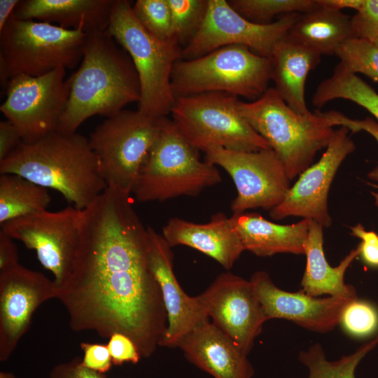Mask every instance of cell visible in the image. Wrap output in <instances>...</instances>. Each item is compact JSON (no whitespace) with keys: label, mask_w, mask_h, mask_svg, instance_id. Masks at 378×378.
Listing matches in <instances>:
<instances>
[{"label":"cell","mask_w":378,"mask_h":378,"mask_svg":"<svg viewBox=\"0 0 378 378\" xmlns=\"http://www.w3.org/2000/svg\"><path fill=\"white\" fill-rule=\"evenodd\" d=\"M238 109L275 152L291 181L312 165L326 148L337 125L335 112L300 114L292 110L274 88L251 102L239 101Z\"/></svg>","instance_id":"obj_4"},{"label":"cell","mask_w":378,"mask_h":378,"mask_svg":"<svg viewBox=\"0 0 378 378\" xmlns=\"http://www.w3.org/2000/svg\"><path fill=\"white\" fill-rule=\"evenodd\" d=\"M75 332L129 337L149 358L167 328L160 286L148 261V238L127 194L107 187L80 211L71 270L58 288Z\"/></svg>","instance_id":"obj_1"},{"label":"cell","mask_w":378,"mask_h":378,"mask_svg":"<svg viewBox=\"0 0 378 378\" xmlns=\"http://www.w3.org/2000/svg\"><path fill=\"white\" fill-rule=\"evenodd\" d=\"M323 6L341 10L351 8L356 10L355 16L361 21L378 27V0H317Z\"/></svg>","instance_id":"obj_35"},{"label":"cell","mask_w":378,"mask_h":378,"mask_svg":"<svg viewBox=\"0 0 378 378\" xmlns=\"http://www.w3.org/2000/svg\"><path fill=\"white\" fill-rule=\"evenodd\" d=\"M352 36L355 34L351 18L342 10L320 5L300 13L286 34L320 55L335 54L338 46Z\"/></svg>","instance_id":"obj_26"},{"label":"cell","mask_w":378,"mask_h":378,"mask_svg":"<svg viewBox=\"0 0 378 378\" xmlns=\"http://www.w3.org/2000/svg\"><path fill=\"white\" fill-rule=\"evenodd\" d=\"M22 142L18 130L10 120L0 121V162L9 156Z\"/></svg>","instance_id":"obj_41"},{"label":"cell","mask_w":378,"mask_h":378,"mask_svg":"<svg viewBox=\"0 0 378 378\" xmlns=\"http://www.w3.org/2000/svg\"><path fill=\"white\" fill-rule=\"evenodd\" d=\"M250 281L267 320L286 319L321 333L330 331L339 325L345 305L357 299L340 296L316 298L301 290L288 292L278 288L265 271L255 272Z\"/></svg>","instance_id":"obj_18"},{"label":"cell","mask_w":378,"mask_h":378,"mask_svg":"<svg viewBox=\"0 0 378 378\" xmlns=\"http://www.w3.org/2000/svg\"><path fill=\"white\" fill-rule=\"evenodd\" d=\"M0 173L54 189L80 211L107 188L89 139L76 132L55 130L34 142L22 141L0 162Z\"/></svg>","instance_id":"obj_2"},{"label":"cell","mask_w":378,"mask_h":378,"mask_svg":"<svg viewBox=\"0 0 378 378\" xmlns=\"http://www.w3.org/2000/svg\"><path fill=\"white\" fill-rule=\"evenodd\" d=\"M300 15L288 14L272 23L257 24L241 15L225 0H208L204 20L182 48L181 59H195L232 45L245 46L270 57L274 45L287 34Z\"/></svg>","instance_id":"obj_13"},{"label":"cell","mask_w":378,"mask_h":378,"mask_svg":"<svg viewBox=\"0 0 378 378\" xmlns=\"http://www.w3.org/2000/svg\"><path fill=\"white\" fill-rule=\"evenodd\" d=\"M351 234L362 239L358 245L362 260L368 265L378 267V235L373 231H367L360 224L351 227Z\"/></svg>","instance_id":"obj_38"},{"label":"cell","mask_w":378,"mask_h":378,"mask_svg":"<svg viewBox=\"0 0 378 378\" xmlns=\"http://www.w3.org/2000/svg\"><path fill=\"white\" fill-rule=\"evenodd\" d=\"M148 261L160 286L167 314V328L159 346L176 347L178 342L194 328L209 320L197 296L187 295L173 269L174 254L163 236L147 227Z\"/></svg>","instance_id":"obj_19"},{"label":"cell","mask_w":378,"mask_h":378,"mask_svg":"<svg viewBox=\"0 0 378 378\" xmlns=\"http://www.w3.org/2000/svg\"><path fill=\"white\" fill-rule=\"evenodd\" d=\"M337 99L350 100L361 106L374 115L378 123L377 92L340 63L336 66L331 76L318 85L312 102L319 108Z\"/></svg>","instance_id":"obj_28"},{"label":"cell","mask_w":378,"mask_h":378,"mask_svg":"<svg viewBox=\"0 0 378 378\" xmlns=\"http://www.w3.org/2000/svg\"><path fill=\"white\" fill-rule=\"evenodd\" d=\"M55 282L20 264L0 272V361L9 359L28 330L33 314L46 301L57 298Z\"/></svg>","instance_id":"obj_17"},{"label":"cell","mask_w":378,"mask_h":378,"mask_svg":"<svg viewBox=\"0 0 378 378\" xmlns=\"http://www.w3.org/2000/svg\"><path fill=\"white\" fill-rule=\"evenodd\" d=\"M132 10L140 24L150 34L161 41H172L171 13L167 0H137Z\"/></svg>","instance_id":"obj_33"},{"label":"cell","mask_w":378,"mask_h":378,"mask_svg":"<svg viewBox=\"0 0 378 378\" xmlns=\"http://www.w3.org/2000/svg\"><path fill=\"white\" fill-rule=\"evenodd\" d=\"M161 120L138 110H122L107 118L90 134L89 142L107 187L132 193L141 168L159 134Z\"/></svg>","instance_id":"obj_10"},{"label":"cell","mask_w":378,"mask_h":378,"mask_svg":"<svg viewBox=\"0 0 378 378\" xmlns=\"http://www.w3.org/2000/svg\"><path fill=\"white\" fill-rule=\"evenodd\" d=\"M378 344V335L355 352L335 361L327 360L318 343L299 354L300 361L309 369L307 378H356L355 370L360 360Z\"/></svg>","instance_id":"obj_29"},{"label":"cell","mask_w":378,"mask_h":378,"mask_svg":"<svg viewBox=\"0 0 378 378\" xmlns=\"http://www.w3.org/2000/svg\"><path fill=\"white\" fill-rule=\"evenodd\" d=\"M114 0H23L13 15L20 20L57 23L88 34L108 27Z\"/></svg>","instance_id":"obj_23"},{"label":"cell","mask_w":378,"mask_h":378,"mask_svg":"<svg viewBox=\"0 0 378 378\" xmlns=\"http://www.w3.org/2000/svg\"><path fill=\"white\" fill-rule=\"evenodd\" d=\"M204 153V160L222 167L236 186L237 195L231 202L233 214L257 208L270 211L290 188L284 166L272 148L239 151L213 148Z\"/></svg>","instance_id":"obj_12"},{"label":"cell","mask_w":378,"mask_h":378,"mask_svg":"<svg viewBox=\"0 0 378 378\" xmlns=\"http://www.w3.org/2000/svg\"><path fill=\"white\" fill-rule=\"evenodd\" d=\"M216 166L200 160L172 120L162 118L159 134L146 158L132 193L139 202L197 196L220 183Z\"/></svg>","instance_id":"obj_6"},{"label":"cell","mask_w":378,"mask_h":378,"mask_svg":"<svg viewBox=\"0 0 378 378\" xmlns=\"http://www.w3.org/2000/svg\"><path fill=\"white\" fill-rule=\"evenodd\" d=\"M19 0H0V31H1L13 15Z\"/></svg>","instance_id":"obj_44"},{"label":"cell","mask_w":378,"mask_h":378,"mask_svg":"<svg viewBox=\"0 0 378 378\" xmlns=\"http://www.w3.org/2000/svg\"><path fill=\"white\" fill-rule=\"evenodd\" d=\"M107 31L88 34L78 69L70 77V94L56 130L74 133L95 115L111 117L139 102V77L128 53Z\"/></svg>","instance_id":"obj_3"},{"label":"cell","mask_w":378,"mask_h":378,"mask_svg":"<svg viewBox=\"0 0 378 378\" xmlns=\"http://www.w3.org/2000/svg\"><path fill=\"white\" fill-rule=\"evenodd\" d=\"M80 210L73 205L57 211H43L13 219L1 230L35 251L43 267L54 275L57 288L69 276L78 241Z\"/></svg>","instance_id":"obj_14"},{"label":"cell","mask_w":378,"mask_h":378,"mask_svg":"<svg viewBox=\"0 0 378 378\" xmlns=\"http://www.w3.org/2000/svg\"><path fill=\"white\" fill-rule=\"evenodd\" d=\"M228 3L244 18L257 24L272 23L279 15L304 13L319 7L316 0H230Z\"/></svg>","instance_id":"obj_30"},{"label":"cell","mask_w":378,"mask_h":378,"mask_svg":"<svg viewBox=\"0 0 378 378\" xmlns=\"http://www.w3.org/2000/svg\"><path fill=\"white\" fill-rule=\"evenodd\" d=\"M351 20L355 36L365 38L378 47V27L361 21L355 15Z\"/></svg>","instance_id":"obj_43"},{"label":"cell","mask_w":378,"mask_h":378,"mask_svg":"<svg viewBox=\"0 0 378 378\" xmlns=\"http://www.w3.org/2000/svg\"><path fill=\"white\" fill-rule=\"evenodd\" d=\"M107 31L131 57L141 90L138 111L155 119L166 117L175 102L171 78L174 65L181 59V48L161 41L138 22L127 0H114Z\"/></svg>","instance_id":"obj_5"},{"label":"cell","mask_w":378,"mask_h":378,"mask_svg":"<svg viewBox=\"0 0 378 378\" xmlns=\"http://www.w3.org/2000/svg\"><path fill=\"white\" fill-rule=\"evenodd\" d=\"M188 361L214 378H252L254 368L233 342L209 320L176 344Z\"/></svg>","instance_id":"obj_20"},{"label":"cell","mask_w":378,"mask_h":378,"mask_svg":"<svg viewBox=\"0 0 378 378\" xmlns=\"http://www.w3.org/2000/svg\"><path fill=\"white\" fill-rule=\"evenodd\" d=\"M59 68L40 76L12 77L0 111L18 130L24 143L34 142L57 130L68 102L71 79Z\"/></svg>","instance_id":"obj_11"},{"label":"cell","mask_w":378,"mask_h":378,"mask_svg":"<svg viewBox=\"0 0 378 378\" xmlns=\"http://www.w3.org/2000/svg\"><path fill=\"white\" fill-rule=\"evenodd\" d=\"M323 227L311 220L305 244L306 267L301 281L303 292L316 297L330 296L358 298L354 287L344 283V274L354 259L360 254V247L351 250L340 263L332 267L323 250Z\"/></svg>","instance_id":"obj_25"},{"label":"cell","mask_w":378,"mask_h":378,"mask_svg":"<svg viewBox=\"0 0 378 378\" xmlns=\"http://www.w3.org/2000/svg\"><path fill=\"white\" fill-rule=\"evenodd\" d=\"M172 22L171 40L181 48L191 41L205 17L208 0H167Z\"/></svg>","instance_id":"obj_31"},{"label":"cell","mask_w":378,"mask_h":378,"mask_svg":"<svg viewBox=\"0 0 378 378\" xmlns=\"http://www.w3.org/2000/svg\"><path fill=\"white\" fill-rule=\"evenodd\" d=\"M51 201L48 189L16 174L0 176V224L46 211Z\"/></svg>","instance_id":"obj_27"},{"label":"cell","mask_w":378,"mask_h":378,"mask_svg":"<svg viewBox=\"0 0 378 378\" xmlns=\"http://www.w3.org/2000/svg\"><path fill=\"white\" fill-rule=\"evenodd\" d=\"M349 130L340 126L334 131L320 160L299 175L284 200L270 210L272 219L298 216L315 221L323 227L331 225L328 208L330 188L340 164L356 148Z\"/></svg>","instance_id":"obj_16"},{"label":"cell","mask_w":378,"mask_h":378,"mask_svg":"<svg viewBox=\"0 0 378 378\" xmlns=\"http://www.w3.org/2000/svg\"><path fill=\"white\" fill-rule=\"evenodd\" d=\"M334 55L349 71L363 74L378 82V47L368 39L352 36L342 42Z\"/></svg>","instance_id":"obj_32"},{"label":"cell","mask_w":378,"mask_h":378,"mask_svg":"<svg viewBox=\"0 0 378 378\" xmlns=\"http://www.w3.org/2000/svg\"><path fill=\"white\" fill-rule=\"evenodd\" d=\"M230 219L245 251L260 257L277 253L304 255L311 220L302 218L291 225H280L249 212L233 214Z\"/></svg>","instance_id":"obj_22"},{"label":"cell","mask_w":378,"mask_h":378,"mask_svg":"<svg viewBox=\"0 0 378 378\" xmlns=\"http://www.w3.org/2000/svg\"><path fill=\"white\" fill-rule=\"evenodd\" d=\"M372 196L374 198V203L378 206V192H371Z\"/></svg>","instance_id":"obj_46"},{"label":"cell","mask_w":378,"mask_h":378,"mask_svg":"<svg viewBox=\"0 0 378 378\" xmlns=\"http://www.w3.org/2000/svg\"><path fill=\"white\" fill-rule=\"evenodd\" d=\"M17 246L13 239L4 230H0V272H4L18 265Z\"/></svg>","instance_id":"obj_42"},{"label":"cell","mask_w":378,"mask_h":378,"mask_svg":"<svg viewBox=\"0 0 378 378\" xmlns=\"http://www.w3.org/2000/svg\"><path fill=\"white\" fill-rule=\"evenodd\" d=\"M271 71L270 57L245 46H227L195 59L178 60L172 90L175 99L219 92L257 99L269 88Z\"/></svg>","instance_id":"obj_8"},{"label":"cell","mask_w":378,"mask_h":378,"mask_svg":"<svg viewBox=\"0 0 378 378\" xmlns=\"http://www.w3.org/2000/svg\"><path fill=\"white\" fill-rule=\"evenodd\" d=\"M88 34L40 21L16 18L13 13L0 31V83L20 74L40 76L59 68L74 69L81 62Z\"/></svg>","instance_id":"obj_7"},{"label":"cell","mask_w":378,"mask_h":378,"mask_svg":"<svg viewBox=\"0 0 378 378\" xmlns=\"http://www.w3.org/2000/svg\"><path fill=\"white\" fill-rule=\"evenodd\" d=\"M80 348L84 367L102 374L111 370L113 363L106 344L81 342Z\"/></svg>","instance_id":"obj_37"},{"label":"cell","mask_w":378,"mask_h":378,"mask_svg":"<svg viewBox=\"0 0 378 378\" xmlns=\"http://www.w3.org/2000/svg\"><path fill=\"white\" fill-rule=\"evenodd\" d=\"M336 122L337 125L344 126L353 132L363 130L371 134L378 142V123L371 118L353 120L337 112ZM368 176L370 179L378 182V164L368 173Z\"/></svg>","instance_id":"obj_40"},{"label":"cell","mask_w":378,"mask_h":378,"mask_svg":"<svg viewBox=\"0 0 378 378\" xmlns=\"http://www.w3.org/2000/svg\"><path fill=\"white\" fill-rule=\"evenodd\" d=\"M0 378H18L11 372L1 371Z\"/></svg>","instance_id":"obj_45"},{"label":"cell","mask_w":378,"mask_h":378,"mask_svg":"<svg viewBox=\"0 0 378 378\" xmlns=\"http://www.w3.org/2000/svg\"><path fill=\"white\" fill-rule=\"evenodd\" d=\"M237 97L219 92L178 97L172 121L194 148H222L239 151L271 148L238 109Z\"/></svg>","instance_id":"obj_9"},{"label":"cell","mask_w":378,"mask_h":378,"mask_svg":"<svg viewBox=\"0 0 378 378\" xmlns=\"http://www.w3.org/2000/svg\"><path fill=\"white\" fill-rule=\"evenodd\" d=\"M107 346L115 365H121L124 363L136 364L142 358L134 342L127 336L115 332L109 338Z\"/></svg>","instance_id":"obj_36"},{"label":"cell","mask_w":378,"mask_h":378,"mask_svg":"<svg viewBox=\"0 0 378 378\" xmlns=\"http://www.w3.org/2000/svg\"><path fill=\"white\" fill-rule=\"evenodd\" d=\"M321 55L310 48L286 37L280 39L270 55L271 79L274 89L294 111L307 114L304 97L307 78L320 62Z\"/></svg>","instance_id":"obj_24"},{"label":"cell","mask_w":378,"mask_h":378,"mask_svg":"<svg viewBox=\"0 0 378 378\" xmlns=\"http://www.w3.org/2000/svg\"><path fill=\"white\" fill-rule=\"evenodd\" d=\"M48 378H105V376L84 367L81 358L77 356L55 365Z\"/></svg>","instance_id":"obj_39"},{"label":"cell","mask_w":378,"mask_h":378,"mask_svg":"<svg viewBox=\"0 0 378 378\" xmlns=\"http://www.w3.org/2000/svg\"><path fill=\"white\" fill-rule=\"evenodd\" d=\"M339 324L348 335L365 337L378 328V312L370 302L357 298L345 305Z\"/></svg>","instance_id":"obj_34"},{"label":"cell","mask_w":378,"mask_h":378,"mask_svg":"<svg viewBox=\"0 0 378 378\" xmlns=\"http://www.w3.org/2000/svg\"><path fill=\"white\" fill-rule=\"evenodd\" d=\"M162 235L171 247H191L230 270L245 251L230 217L219 212L205 223H195L180 218H170Z\"/></svg>","instance_id":"obj_21"},{"label":"cell","mask_w":378,"mask_h":378,"mask_svg":"<svg viewBox=\"0 0 378 378\" xmlns=\"http://www.w3.org/2000/svg\"><path fill=\"white\" fill-rule=\"evenodd\" d=\"M197 298L212 323L248 355L267 321L250 280L223 272Z\"/></svg>","instance_id":"obj_15"}]
</instances>
